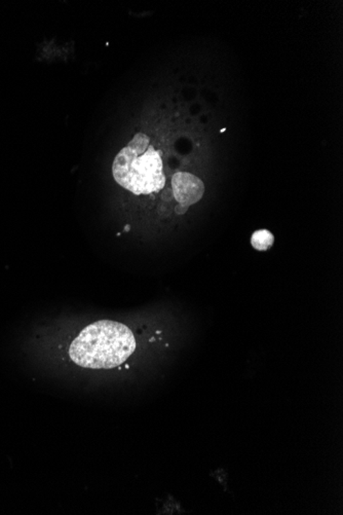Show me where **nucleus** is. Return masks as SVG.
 I'll return each mask as SVG.
<instances>
[{
	"mask_svg": "<svg viewBox=\"0 0 343 515\" xmlns=\"http://www.w3.org/2000/svg\"><path fill=\"white\" fill-rule=\"evenodd\" d=\"M112 172L115 181L134 195H149L165 187L161 153L149 144L148 136L143 133L135 135L129 145L119 151Z\"/></svg>",
	"mask_w": 343,
	"mask_h": 515,
	"instance_id": "nucleus-2",
	"label": "nucleus"
},
{
	"mask_svg": "<svg viewBox=\"0 0 343 515\" xmlns=\"http://www.w3.org/2000/svg\"><path fill=\"white\" fill-rule=\"evenodd\" d=\"M273 234L267 230H259L253 234L251 238V244L256 250L265 251L268 250L273 245Z\"/></svg>",
	"mask_w": 343,
	"mask_h": 515,
	"instance_id": "nucleus-4",
	"label": "nucleus"
},
{
	"mask_svg": "<svg viewBox=\"0 0 343 515\" xmlns=\"http://www.w3.org/2000/svg\"><path fill=\"white\" fill-rule=\"evenodd\" d=\"M136 350V339L123 323L101 320L88 325L69 348L71 360L84 368L111 369L123 364Z\"/></svg>",
	"mask_w": 343,
	"mask_h": 515,
	"instance_id": "nucleus-1",
	"label": "nucleus"
},
{
	"mask_svg": "<svg viewBox=\"0 0 343 515\" xmlns=\"http://www.w3.org/2000/svg\"><path fill=\"white\" fill-rule=\"evenodd\" d=\"M173 193L184 211L191 205L201 200L205 193V185L199 177L186 172H178L172 178Z\"/></svg>",
	"mask_w": 343,
	"mask_h": 515,
	"instance_id": "nucleus-3",
	"label": "nucleus"
}]
</instances>
